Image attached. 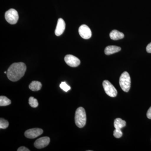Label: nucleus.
<instances>
[{
  "label": "nucleus",
  "mask_w": 151,
  "mask_h": 151,
  "mask_svg": "<svg viewBox=\"0 0 151 151\" xmlns=\"http://www.w3.org/2000/svg\"><path fill=\"white\" fill-rule=\"evenodd\" d=\"M26 69V65L24 63H15L9 68L7 76L11 81H18L24 76Z\"/></svg>",
  "instance_id": "f257e3e1"
},
{
  "label": "nucleus",
  "mask_w": 151,
  "mask_h": 151,
  "mask_svg": "<svg viewBox=\"0 0 151 151\" xmlns=\"http://www.w3.org/2000/svg\"><path fill=\"white\" fill-rule=\"evenodd\" d=\"M86 122V113L83 107L77 108L75 113V122L76 125L79 128L84 127Z\"/></svg>",
  "instance_id": "f03ea898"
},
{
  "label": "nucleus",
  "mask_w": 151,
  "mask_h": 151,
  "mask_svg": "<svg viewBox=\"0 0 151 151\" xmlns=\"http://www.w3.org/2000/svg\"><path fill=\"white\" fill-rule=\"evenodd\" d=\"M131 78L127 71L123 72L119 78V84L124 92H129L131 88Z\"/></svg>",
  "instance_id": "7ed1b4c3"
},
{
  "label": "nucleus",
  "mask_w": 151,
  "mask_h": 151,
  "mask_svg": "<svg viewBox=\"0 0 151 151\" xmlns=\"http://www.w3.org/2000/svg\"><path fill=\"white\" fill-rule=\"evenodd\" d=\"M5 17L9 23L11 24H16L18 21L19 14L14 9H10L5 13Z\"/></svg>",
  "instance_id": "20e7f679"
},
{
  "label": "nucleus",
  "mask_w": 151,
  "mask_h": 151,
  "mask_svg": "<svg viewBox=\"0 0 151 151\" xmlns=\"http://www.w3.org/2000/svg\"><path fill=\"white\" fill-rule=\"evenodd\" d=\"M103 85L106 94L110 97H116L117 95V90L113 84L108 80H104L103 81Z\"/></svg>",
  "instance_id": "39448f33"
},
{
  "label": "nucleus",
  "mask_w": 151,
  "mask_h": 151,
  "mask_svg": "<svg viewBox=\"0 0 151 151\" xmlns=\"http://www.w3.org/2000/svg\"><path fill=\"white\" fill-rule=\"evenodd\" d=\"M66 64L70 67H76L80 64V60L72 55H67L64 58Z\"/></svg>",
  "instance_id": "423d86ee"
},
{
  "label": "nucleus",
  "mask_w": 151,
  "mask_h": 151,
  "mask_svg": "<svg viewBox=\"0 0 151 151\" xmlns=\"http://www.w3.org/2000/svg\"><path fill=\"white\" fill-rule=\"evenodd\" d=\"M42 129L39 128H34L27 130L24 133L26 137L28 139H33L37 137L43 133Z\"/></svg>",
  "instance_id": "0eeeda50"
},
{
  "label": "nucleus",
  "mask_w": 151,
  "mask_h": 151,
  "mask_svg": "<svg viewBox=\"0 0 151 151\" xmlns=\"http://www.w3.org/2000/svg\"><path fill=\"white\" fill-rule=\"evenodd\" d=\"M78 33L80 36L84 39H88L92 36L91 29L85 24L82 25L79 27Z\"/></svg>",
  "instance_id": "6e6552de"
},
{
  "label": "nucleus",
  "mask_w": 151,
  "mask_h": 151,
  "mask_svg": "<svg viewBox=\"0 0 151 151\" xmlns=\"http://www.w3.org/2000/svg\"><path fill=\"white\" fill-rule=\"evenodd\" d=\"M50 142V139L47 137H42L37 139L34 143V146L36 148L40 149L45 147Z\"/></svg>",
  "instance_id": "1a4fd4ad"
},
{
  "label": "nucleus",
  "mask_w": 151,
  "mask_h": 151,
  "mask_svg": "<svg viewBox=\"0 0 151 151\" xmlns=\"http://www.w3.org/2000/svg\"><path fill=\"white\" fill-rule=\"evenodd\" d=\"M65 28V23L64 20L62 18L58 19L55 32V35L57 36L61 35L64 32Z\"/></svg>",
  "instance_id": "9d476101"
},
{
  "label": "nucleus",
  "mask_w": 151,
  "mask_h": 151,
  "mask_svg": "<svg viewBox=\"0 0 151 151\" xmlns=\"http://www.w3.org/2000/svg\"><path fill=\"white\" fill-rule=\"evenodd\" d=\"M121 50V48L115 45H110L107 46L105 48V53L107 55L114 54L116 52H119Z\"/></svg>",
  "instance_id": "9b49d317"
},
{
  "label": "nucleus",
  "mask_w": 151,
  "mask_h": 151,
  "mask_svg": "<svg viewBox=\"0 0 151 151\" xmlns=\"http://www.w3.org/2000/svg\"><path fill=\"white\" fill-rule=\"evenodd\" d=\"M110 37L111 39L114 40H117L122 39L124 37V34L116 30H113L110 34Z\"/></svg>",
  "instance_id": "f8f14e48"
},
{
  "label": "nucleus",
  "mask_w": 151,
  "mask_h": 151,
  "mask_svg": "<svg viewBox=\"0 0 151 151\" xmlns=\"http://www.w3.org/2000/svg\"><path fill=\"white\" fill-rule=\"evenodd\" d=\"M29 89L32 91H37L40 90L42 87V84L40 81H32L29 85Z\"/></svg>",
  "instance_id": "ddd939ff"
},
{
  "label": "nucleus",
  "mask_w": 151,
  "mask_h": 151,
  "mask_svg": "<svg viewBox=\"0 0 151 151\" xmlns=\"http://www.w3.org/2000/svg\"><path fill=\"white\" fill-rule=\"evenodd\" d=\"M126 126V122L120 118L115 119L114 121V126L115 129H121Z\"/></svg>",
  "instance_id": "4468645a"
},
{
  "label": "nucleus",
  "mask_w": 151,
  "mask_h": 151,
  "mask_svg": "<svg viewBox=\"0 0 151 151\" xmlns=\"http://www.w3.org/2000/svg\"><path fill=\"white\" fill-rule=\"evenodd\" d=\"M12 103L11 100L7 97L4 96L0 97V106H5L10 105Z\"/></svg>",
  "instance_id": "2eb2a0df"
},
{
  "label": "nucleus",
  "mask_w": 151,
  "mask_h": 151,
  "mask_svg": "<svg viewBox=\"0 0 151 151\" xmlns=\"http://www.w3.org/2000/svg\"><path fill=\"white\" fill-rule=\"evenodd\" d=\"M29 103L31 107L34 108H37L39 105L37 100L33 97H29Z\"/></svg>",
  "instance_id": "dca6fc26"
},
{
  "label": "nucleus",
  "mask_w": 151,
  "mask_h": 151,
  "mask_svg": "<svg viewBox=\"0 0 151 151\" xmlns=\"http://www.w3.org/2000/svg\"><path fill=\"white\" fill-rule=\"evenodd\" d=\"M9 123L5 119L1 118L0 119V129H6L9 127Z\"/></svg>",
  "instance_id": "f3484780"
},
{
  "label": "nucleus",
  "mask_w": 151,
  "mask_h": 151,
  "mask_svg": "<svg viewBox=\"0 0 151 151\" xmlns=\"http://www.w3.org/2000/svg\"><path fill=\"white\" fill-rule=\"evenodd\" d=\"M60 87L62 89L63 91H65V92H67L68 91H69L70 90V86H68L66 82L65 81H63V82H61L60 84Z\"/></svg>",
  "instance_id": "a211bd4d"
},
{
  "label": "nucleus",
  "mask_w": 151,
  "mask_h": 151,
  "mask_svg": "<svg viewBox=\"0 0 151 151\" xmlns=\"http://www.w3.org/2000/svg\"><path fill=\"white\" fill-rule=\"evenodd\" d=\"M113 135L114 137L116 138H120L122 137L123 135V133H122L121 129H116L113 132Z\"/></svg>",
  "instance_id": "6ab92c4d"
},
{
  "label": "nucleus",
  "mask_w": 151,
  "mask_h": 151,
  "mask_svg": "<svg viewBox=\"0 0 151 151\" xmlns=\"http://www.w3.org/2000/svg\"><path fill=\"white\" fill-rule=\"evenodd\" d=\"M18 151H29L30 150L29 149L27 148L26 147H20L17 150Z\"/></svg>",
  "instance_id": "aec40b11"
},
{
  "label": "nucleus",
  "mask_w": 151,
  "mask_h": 151,
  "mask_svg": "<svg viewBox=\"0 0 151 151\" xmlns=\"http://www.w3.org/2000/svg\"><path fill=\"white\" fill-rule=\"evenodd\" d=\"M146 50L148 53H151V42L146 47Z\"/></svg>",
  "instance_id": "412c9836"
},
{
  "label": "nucleus",
  "mask_w": 151,
  "mask_h": 151,
  "mask_svg": "<svg viewBox=\"0 0 151 151\" xmlns=\"http://www.w3.org/2000/svg\"><path fill=\"white\" fill-rule=\"evenodd\" d=\"M147 116L149 119H151V107L149 108L148 111L147 112Z\"/></svg>",
  "instance_id": "4be33fe9"
}]
</instances>
